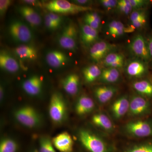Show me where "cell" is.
<instances>
[{
  "instance_id": "cell-1",
  "label": "cell",
  "mask_w": 152,
  "mask_h": 152,
  "mask_svg": "<svg viewBox=\"0 0 152 152\" xmlns=\"http://www.w3.org/2000/svg\"><path fill=\"white\" fill-rule=\"evenodd\" d=\"M79 141L90 152H110V148L106 141L99 136L85 129L79 131Z\"/></svg>"
},
{
  "instance_id": "cell-2",
  "label": "cell",
  "mask_w": 152,
  "mask_h": 152,
  "mask_svg": "<svg viewBox=\"0 0 152 152\" xmlns=\"http://www.w3.org/2000/svg\"><path fill=\"white\" fill-rule=\"evenodd\" d=\"M126 134L136 138L152 137V119H135L127 123L124 127Z\"/></svg>"
},
{
  "instance_id": "cell-3",
  "label": "cell",
  "mask_w": 152,
  "mask_h": 152,
  "mask_svg": "<svg viewBox=\"0 0 152 152\" xmlns=\"http://www.w3.org/2000/svg\"><path fill=\"white\" fill-rule=\"evenodd\" d=\"M152 112V101L138 94L129 98V116L134 119L148 118Z\"/></svg>"
},
{
  "instance_id": "cell-4",
  "label": "cell",
  "mask_w": 152,
  "mask_h": 152,
  "mask_svg": "<svg viewBox=\"0 0 152 152\" xmlns=\"http://www.w3.org/2000/svg\"><path fill=\"white\" fill-rule=\"evenodd\" d=\"M47 10L55 13L74 14L94 10L91 7H83L66 0H53L45 4Z\"/></svg>"
},
{
  "instance_id": "cell-5",
  "label": "cell",
  "mask_w": 152,
  "mask_h": 152,
  "mask_svg": "<svg viewBox=\"0 0 152 152\" xmlns=\"http://www.w3.org/2000/svg\"><path fill=\"white\" fill-rule=\"evenodd\" d=\"M130 51L137 58L147 63H152L148 42L145 36L138 34L134 37L129 44Z\"/></svg>"
},
{
  "instance_id": "cell-6",
  "label": "cell",
  "mask_w": 152,
  "mask_h": 152,
  "mask_svg": "<svg viewBox=\"0 0 152 152\" xmlns=\"http://www.w3.org/2000/svg\"><path fill=\"white\" fill-rule=\"evenodd\" d=\"M14 116L21 124L29 128L36 127L41 122V117L36 109L30 106H25L15 111Z\"/></svg>"
},
{
  "instance_id": "cell-7",
  "label": "cell",
  "mask_w": 152,
  "mask_h": 152,
  "mask_svg": "<svg viewBox=\"0 0 152 152\" xmlns=\"http://www.w3.org/2000/svg\"><path fill=\"white\" fill-rule=\"evenodd\" d=\"M67 114V107L62 96L58 93L52 95L49 106V114L53 122L59 124L64 120Z\"/></svg>"
},
{
  "instance_id": "cell-8",
  "label": "cell",
  "mask_w": 152,
  "mask_h": 152,
  "mask_svg": "<svg viewBox=\"0 0 152 152\" xmlns=\"http://www.w3.org/2000/svg\"><path fill=\"white\" fill-rule=\"evenodd\" d=\"M78 31L76 25L69 23L64 28L58 39L60 46L69 50H75L77 47Z\"/></svg>"
},
{
  "instance_id": "cell-9",
  "label": "cell",
  "mask_w": 152,
  "mask_h": 152,
  "mask_svg": "<svg viewBox=\"0 0 152 152\" xmlns=\"http://www.w3.org/2000/svg\"><path fill=\"white\" fill-rule=\"evenodd\" d=\"M150 66L149 63L139 59H135L126 65L125 72L132 78H143L149 75Z\"/></svg>"
},
{
  "instance_id": "cell-10",
  "label": "cell",
  "mask_w": 152,
  "mask_h": 152,
  "mask_svg": "<svg viewBox=\"0 0 152 152\" xmlns=\"http://www.w3.org/2000/svg\"><path fill=\"white\" fill-rule=\"evenodd\" d=\"M116 47L106 41H98L90 48V57L94 61L101 62L109 54L114 51Z\"/></svg>"
},
{
  "instance_id": "cell-11",
  "label": "cell",
  "mask_w": 152,
  "mask_h": 152,
  "mask_svg": "<svg viewBox=\"0 0 152 152\" xmlns=\"http://www.w3.org/2000/svg\"><path fill=\"white\" fill-rule=\"evenodd\" d=\"M9 31L15 40L21 42H27L32 37L31 32L25 24L19 21L12 22L10 25Z\"/></svg>"
},
{
  "instance_id": "cell-12",
  "label": "cell",
  "mask_w": 152,
  "mask_h": 152,
  "mask_svg": "<svg viewBox=\"0 0 152 152\" xmlns=\"http://www.w3.org/2000/svg\"><path fill=\"white\" fill-rule=\"evenodd\" d=\"M129 107V97L123 95L117 98L110 107V112L114 120H119L128 114Z\"/></svg>"
},
{
  "instance_id": "cell-13",
  "label": "cell",
  "mask_w": 152,
  "mask_h": 152,
  "mask_svg": "<svg viewBox=\"0 0 152 152\" xmlns=\"http://www.w3.org/2000/svg\"><path fill=\"white\" fill-rule=\"evenodd\" d=\"M54 147L61 152H72L73 149L74 141L67 132L60 133L52 140Z\"/></svg>"
},
{
  "instance_id": "cell-14",
  "label": "cell",
  "mask_w": 152,
  "mask_h": 152,
  "mask_svg": "<svg viewBox=\"0 0 152 152\" xmlns=\"http://www.w3.org/2000/svg\"><path fill=\"white\" fill-rule=\"evenodd\" d=\"M118 89L113 86H102L96 87L94 91L95 97L102 104L109 102L118 92Z\"/></svg>"
},
{
  "instance_id": "cell-15",
  "label": "cell",
  "mask_w": 152,
  "mask_h": 152,
  "mask_svg": "<svg viewBox=\"0 0 152 152\" xmlns=\"http://www.w3.org/2000/svg\"><path fill=\"white\" fill-rule=\"evenodd\" d=\"M132 86L137 94L152 101V77H147L136 80Z\"/></svg>"
},
{
  "instance_id": "cell-16",
  "label": "cell",
  "mask_w": 152,
  "mask_h": 152,
  "mask_svg": "<svg viewBox=\"0 0 152 152\" xmlns=\"http://www.w3.org/2000/svg\"><path fill=\"white\" fill-rule=\"evenodd\" d=\"M148 9L133 10L129 15L130 24L136 29L145 28L148 23Z\"/></svg>"
},
{
  "instance_id": "cell-17",
  "label": "cell",
  "mask_w": 152,
  "mask_h": 152,
  "mask_svg": "<svg viewBox=\"0 0 152 152\" xmlns=\"http://www.w3.org/2000/svg\"><path fill=\"white\" fill-rule=\"evenodd\" d=\"M93 124L107 133H111L115 129L114 124L110 117L102 113L94 114L91 118Z\"/></svg>"
},
{
  "instance_id": "cell-18",
  "label": "cell",
  "mask_w": 152,
  "mask_h": 152,
  "mask_svg": "<svg viewBox=\"0 0 152 152\" xmlns=\"http://www.w3.org/2000/svg\"><path fill=\"white\" fill-rule=\"evenodd\" d=\"M42 86V80L40 77L34 75L23 82V88L25 92L31 96H37L40 93Z\"/></svg>"
},
{
  "instance_id": "cell-19",
  "label": "cell",
  "mask_w": 152,
  "mask_h": 152,
  "mask_svg": "<svg viewBox=\"0 0 152 152\" xmlns=\"http://www.w3.org/2000/svg\"><path fill=\"white\" fill-rule=\"evenodd\" d=\"M95 108V103L92 99L86 95H83L78 99L75 110L79 115H84L92 112Z\"/></svg>"
},
{
  "instance_id": "cell-20",
  "label": "cell",
  "mask_w": 152,
  "mask_h": 152,
  "mask_svg": "<svg viewBox=\"0 0 152 152\" xmlns=\"http://www.w3.org/2000/svg\"><path fill=\"white\" fill-rule=\"evenodd\" d=\"M81 38L82 42L86 46L91 47L99 41V31L84 24L81 28Z\"/></svg>"
},
{
  "instance_id": "cell-21",
  "label": "cell",
  "mask_w": 152,
  "mask_h": 152,
  "mask_svg": "<svg viewBox=\"0 0 152 152\" xmlns=\"http://www.w3.org/2000/svg\"><path fill=\"white\" fill-rule=\"evenodd\" d=\"M101 62L105 68L119 69L126 66V58L122 54L114 51L109 54Z\"/></svg>"
},
{
  "instance_id": "cell-22",
  "label": "cell",
  "mask_w": 152,
  "mask_h": 152,
  "mask_svg": "<svg viewBox=\"0 0 152 152\" xmlns=\"http://www.w3.org/2000/svg\"><path fill=\"white\" fill-rule=\"evenodd\" d=\"M80 84L79 76L76 74H72L63 80V88L69 94L75 95L78 92Z\"/></svg>"
},
{
  "instance_id": "cell-23",
  "label": "cell",
  "mask_w": 152,
  "mask_h": 152,
  "mask_svg": "<svg viewBox=\"0 0 152 152\" xmlns=\"http://www.w3.org/2000/svg\"><path fill=\"white\" fill-rule=\"evenodd\" d=\"M0 66L7 72H16L19 70L20 66L18 61L5 52H1L0 54Z\"/></svg>"
},
{
  "instance_id": "cell-24",
  "label": "cell",
  "mask_w": 152,
  "mask_h": 152,
  "mask_svg": "<svg viewBox=\"0 0 152 152\" xmlns=\"http://www.w3.org/2000/svg\"><path fill=\"white\" fill-rule=\"evenodd\" d=\"M20 11L23 17L32 26L37 27L40 25L42 22L40 16L32 8L23 6L20 8Z\"/></svg>"
},
{
  "instance_id": "cell-25",
  "label": "cell",
  "mask_w": 152,
  "mask_h": 152,
  "mask_svg": "<svg viewBox=\"0 0 152 152\" xmlns=\"http://www.w3.org/2000/svg\"><path fill=\"white\" fill-rule=\"evenodd\" d=\"M68 58L65 54L59 51H52L47 55L46 61L48 64L53 68H59L66 64Z\"/></svg>"
},
{
  "instance_id": "cell-26",
  "label": "cell",
  "mask_w": 152,
  "mask_h": 152,
  "mask_svg": "<svg viewBox=\"0 0 152 152\" xmlns=\"http://www.w3.org/2000/svg\"><path fill=\"white\" fill-rule=\"evenodd\" d=\"M120 77L121 73L119 69L105 68L102 70V73L98 80L104 83L113 84L118 82Z\"/></svg>"
},
{
  "instance_id": "cell-27",
  "label": "cell",
  "mask_w": 152,
  "mask_h": 152,
  "mask_svg": "<svg viewBox=\"0 0 152 152\" xmlns=\"http://www.w3.org/2000/svg\"><path fill=\"white\" fill-rule=\"evenodd\" d=\"M125 26L121 22L113 20L108 24L106 32L110 37L114 39L121 37L125 34Z\"/></svg>"
},
{
  "instance_id": "cell-28",
  "label": "cell",
  "mask_w": 152,
  "mask_h": 152,
  "mask_svg": "<svg viewBox=\"0 0 152 152\" xmlns=\"http://www.w3.org/2000/svg\"><path fill=\"white\" fill-rule=\"evenodd\" d=\"M15 53L20 58L24 59L34 60L37 58V52L34 48L22 45L15 49Z\"/></svg>"
},
{
  "instance_id": "cell-29",
  "label": "cell",
  "mask_w": 152,
  "mask_h": 152,
  "mask_svg": "<svg viewBox=\"0 0 152 152\" xmlns=\"http://www.w3.org/2000/svg\"><path fill=\"white\" fill-rule=\"evenodd\" d=\"M102 70L97 65L93 64L86 67L83 69V74L87 83H91L99 79Z\"/></svg>"
},
{
  "instance_id": "cell-30",
  "label": "cell",
  "mask_w": 152,
  "mask_h": 152,
  "mask_svg": "<svg viewBox=\"0 0 152 152\" xmlns=\"http://www.w3.org/2000/svg\"><path fill=\"white\" fill-rule=\"evenodd\" d=\"M18 144L10 138L3 139L0 143V152H16Z\"/></svg>"
},
{
  "instance_id": "cell-31",
  "label": "cell",
  "mask_w": 152,
  "mask_h": 152,
  "mask_svg": "<svg viewBox=\"0 0 152 152\" xmlns=\"http://www.w3.org/2000/svg\"><path fill=\"white\" fill-rule=\"evenodd\" d=\"M125 152H152V140L133 145Z\"/></svg>"
},
{
  "instance_id": "cell-32",
  "label": "cell",
  "mask_w": 152,
  "mask_h": 152,
  "mask_svg": "<svg viewBox=\"0 0 152 152\" xmlns=\"http://www.w3.org/2000/svg\"><path fill=\"white\" fill-rule=\"evenodd\" d=\"M116 10L117 12L124 15H130L133 11L129 0H119Z\"/></svg>"
},
{
  "instance_id": "cell-33",
  "label": "cell",
  "mask_w": 152,
  "mask_h": 152,
  "mask_svg": "<svg viewBox=\"0 0 152 152\" xmlns=\"http://www.w3.org/2000/svg\"><path fill=\"white\" fill-rule=\"evenodd\" d=\"M39 152H56L51 140L48 137L44 136L39 140Z\"/></svg>"
},
{
  "instance_id": "cell-34",
  "label": "cell",
  "mask_w": 152,
  "mask_h": 152,
  "mask_svg": "<svg viewBox=\"0 0 152 152\" xmlns=\"http://www.w3.org/2000/svg\"><path fill=\"white\" fill-rule=\"evenodd\" d=\"M133 10L149 9L152 5V1L149 0H129Z\"/></svg>"
},
{
  "instance_id": "cell-35",
  "label": "cell",
  "mask_w": 152,
  "mask_h": 152,
  "mask_svg": "<svg viewBox=\"0 0 152 152\" xmlns=\"http://www.w3.org/2000/svg\"><path fill=\"white\" fill-rule=\"evenodd\" d=\"M118 1L117 0H101L99 2L107 10L110 11L115 9Z\"/></svg>"
},
{
  "instance_id": "cell-36",
  "label": "cell",
  "mask_w": 152,
  "mask_h": 152,
  "mask_svg": "<svg viewBox=\"0 0 152 152\" xmlns=\"http://www.w3.org/2000/svg\"><path fill=\"white\" fill-rule=\"evenodd\" d=\"M45 23L46 26L49 29L51 30H55L57 29L58 27L55 24L54 22L50 18L48 14L45 15Z\"/></svg>"
},
{
  "instance_id": "cell-37",
  "label": "cell",
  "mask_w": 152,
  "mask_h": 152,
  "mask_svg": "<svg viewBox=\"0 0 152 152\" xmlns=\"http://www.w3.org/2000/svg\"><path fill=\"white\" fill-rule=\"evenodd\" d=\"M12 1L10 0H1L0 1V15H4L9 7L11 5Z\"/></svg>"
},
{
  "instance_id": "cell-38",
  "label": "cell",
  "mask_w": 152,
  "mask_h": 152,
  "mask_svg": "<svg viewBox=\"0 0 152 152\" xmlns=\"http://www.w3.org/2000/svg\"><path fill=\"white\" fill-rule=\"evenodd\" d=\"M48 15L53 20V21L54 22L55 24L59 27L60 25H61V17L58 15V14L51 12L49 13Z\"/></svg>"
},
{
  "instance_id": "cell-39",
  "label": "cell",
  "mask_w": 152,
  "mask_h": 152,
  "mask_svg": "<svg viewBox=\"0 0 152 152\" xmlns=\"http://www.w3.org/2000/svg\"><path fill=\"white\" fill-rule=\"evenodd\" d=\"M146 36L147 42H148V46L149 50L150 56L152 60V31L149 34H148Z\"/></svg>"
},
{
  "instance_id": "cell-40",
  "label": "cell",
  "mask_w": 152,
  "mask_h": 152,
  "mask_svg": "<svg viewBox=\"0 0 152 152\" xmlns=\"http://www.w3.org/2000/svg\"><path fill=\"white\" fill-rule=\"evenodd\" d=\"M73 1L74 4L83 7H90L89 5L92 3V1L88 0H76L74 1Z\"/></svg>"
},
{
  "instance_id": "cell-41",
  "label": "cell",
  "mask_w": 152,
  "mask_h": 152,
  "mask_svg": "<svg viewBox=\"0 0 152 152\" xmlns=\"http://www.w3.org/2000/svg\"><path fill=\"white\" fill-rule=\"evenodd\" d=\"M135 28L131 24L128 25L127 26H125L124 28V33H132L134 32L135 31Z\"/></svg>"
},
{
  "instance_id": "cell-42",
  "label": "cell",
  "mask_w": 152,
  "mask_h": 152,
  "mask_svg": "<svg viewBox=\"0 0 152 152\" xmlns=\"http://www.w3.org/2000/svg\"><path fill=\"white\" fill-rule=\"evenodd\" d=\"M23 2L26 3V4H32L33 5H38L39 4V2L37 1H34V0H26V1H23Z\"/></svg>"
},
{
  "instance_id": "cell-43",
  "label": "cell",
  "mask_w": 152,
  "mask_h": 152,
  "mask_svg": "<svg viewBox=\"0 0 152 152\" xmlns=\"http://www.w3.org/2000/svg\"><path fill=\"white\" fill-rule=\"evenodd\" d=\"M3 96H4V91H3V88L1 86L0 88V96H1V100L3 99Z\"/></svg>"
},
{
  "instance_id": "cell-44",
  "label": "cell",
  "mask_w": 152,
  "mask_h": 152,
  "mask_svg": "<svg viewBox=\"0 0 152 152\" xmlns=\"http://www.w3.org/2000/svg\"><path fill=\"white\" fill-rule=\"evenodd\" d=\"M32 152H39V151H38L36 149L34 150V151H33Z\"/></svg>"
}]
</instances>
